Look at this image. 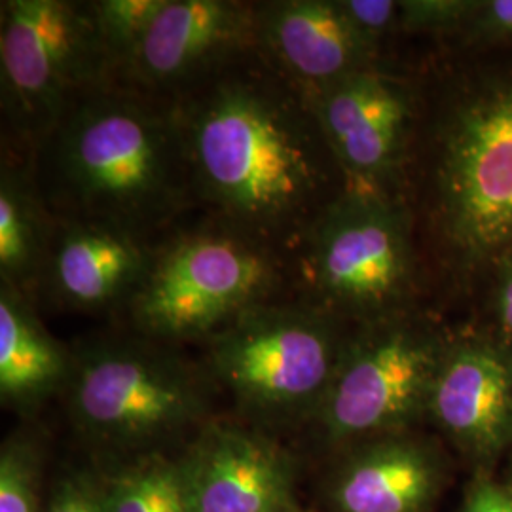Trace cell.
Here are the masks:
<instances>
[{"label":"cell","mask_w":512,"mask_h":512,"mask_svg":"<svg viewBox=\"0 0 512 512\" xmlns=\"http://www.w3.org/2000/svg\"><path fill=\"white\" fill-rule=\"evenodd\" d=\"M169 103L207 219L289 256L348 190L310 97L256 48Z\"/></svg>","instance_id":"cell-1"},{"label":"cell","mask_w":512,"mask_h":512,"mask_svg":"<svg viewBox=\"0 0 512 512\" xmlns=\"http://www.w3.org/2000/svg\"><path fill=\"white\" fill-rule=\"evenodd\" d=\"M421 95V213L442 272L467 289L512 251V48H461Z\"/></svg>","instance_id":"cell-2"},{"label":"cell","mask_w":512,"mask_h":512,"mask_svg":"<svg viewBox=\"0 0 512 512\" xmlns=\"http://www.w3.org/2000/svg\"><path fill=\"white\" fill-rule=\"evenodd\" d=\"M35 171L55 217L152 241L196 205L171 103L116 80L63 116L35 152Z\"/></svg>","instance_id":"cell-3"},{"label":"cell","mask_w":512,"mask_h":512,"mask_svg":"<svg viewBox=\"0 0 512 512\" xmlns=\"http://www.w3.org/2000/svg\"><path fill=\"white\" fill-rule=\"evenodd\" d=\"M215 391L202 363L129 330L73 349L63 397L78 439L112 469L184 450L213 420Z\"/></svg>","instance_id":"cell-4"},{"label":"cell","mask_w":512,"mask_h":512,"mask_svg":"<svg viewBox=\"0 0 512 512\" xmlns=\"http://www.w3.org/2000/svg\"><path fill=\"white\" fill-rule=\"evenodd\" d=\"M416 236L406 196L346 190L289 255L291 298L351 327L420 310Z\"/></svg>","instance_id":"cell-5"},{"label":"cell","mask_w":512,"mask_h":512,"mask_svg":"<svg viewBox=\"0 0 512 512\" xmlns=\"http://www.w3.org/2000/svg\"><path fill=\"white\" fill-rule=\"evenodd\" d=\"M351 325L283 298L256 306L203 342L202 365L245 423L266 433L311 427Z\"/></svg>","instance_id":"cell-6"},{"label":"cell","mask_w":512,"mask_h":512,"mask_svg":"<svg viewBox=\"0 0 512 512\" xmlns=\"http://www.w3.org/2000/svg\"><path fill=\"white\" fill-rule=\"evenodd\" d=\"M291 298L289 256L207 219L158 241L124 315L129 330L164 344L205 342L245 311Z\"/></svg>","instance_id":"cell-7"},{"label":"cell","mask_w":512,"mask_h":512,"mask_svg":"<svg viewBox=\"0 0 512 512\" xmlns=\"http://www.w3.org/2000/svg\"><path fill=\"white\" fill-rule=\"evenodd\" d=\"M110 80L90 2H0L2 147L35 158L63 116Z\"/></svg>","instance_id":"cell-8"},{"label":"cell","mask_w":512,"mask_h":512,"mask_svg":"<svg viewBox=\"0 0 512 512\" xmlns=\"http://www.w3.org/2000/svg\"><path fill=\"white\" fill-rule=\"evenodd\" d=\"M452 334L425 311L349 330L313 429L334 454L361 440L418 429Z\"/></svg>","instance_id":"cell-9"},{"label":"cell","mask_w":512,"mask_h":512,"mask_svg":"<svg viewBox=\"0 0 512 512\" xmlns=\"http://www.w3.org/2000/svg\"><path fill=\"white\" fill-rule=\"evenodd\" d=\"M311 105L348 190L408 198L421 112L416 84L380 63L349 74Z\"/></svg>","instance_id":"cell-10"},{"label":"cell","mask_w":512,"mask_h":512,"mask_svg":"<svg viewBox=\"0 0 512 512\" xmlns=\"http://www.w3.org/2000/svg\"><path fill=\"white\" fill-rule=\"evenodd\" d=\"M255 48V2L165 0L147 37L114 80L173 101Z\"/></svg>","instance_id":"cell-11"},{"label":"cell","mask_w":512,"mask_h":512,"mask_svg":"<svg viewBox=\"0 0 512 512\" xmlns=\"http://www.w3.org/2000/svg\"><path fill=\"white\" fill-rule=\"evenodd\" d=\"M427 420L473 471L512 452V348L494 334H452Z\"/></svg>","instance_id":"cell-12"},{"label":"cell","mask_w":512,"mask_h":512,"mask_svg":"<svg viewBox=\"0 0 512 512\" xmlns=\"http://www.w3.org/2000/svg\"><path fill=\"white\" fill-rule=\"evenodd\" d=\"M188 512H274L296 505V461L256 427L209 421L179 452Z\"/></svg>","instance_id":"cell-13"},{"label":"cell","mask_w":512,"mask_h":512,"mask_svg":"<svg viewBox=\"0 0 512 512\" xmlns=\"http://www.w3.org/2000/svg\"><path fill=\"white\" fill-rule=\"evenodd\" d=\"M156 245L105 222L57 217L37 306L46 300L80 313H124L147 277Z\"/></svg>","instance_id":"cell-14"},{"label":"cell","mask_w":512,"mask_h":512,"mask_svg":"<svg viewBox=\"0 0 512 512\" xmlns=\"http://www.w3.org/2000/svg\"><path fill=\"white\" fill-rule=\"evenodd\" d=\"M323 480L329 512H433L448 484L439 442L414 431L338 450Z\"/></svg>","instance_id":"cell-15"},{"label":"cell","mask_w":512,"mask_h":512,"mask_svg":"<svg viewBox=\"0 0 512 512\" xmlns=\"http://www.w3.org/2000/svg\"><path fill=\"white\" fill-rule=\"evenodd\" d=\"M255 48L310 101L349 74L382 63L351 29L338 0L255 2Z\"/></svg>","instance_id":"cell-16"},{"label":"cell","mask_w":512,"mask_h":512,"mask_svg":"<svg viewBox=\"0 0 512 512\" xmlns=\"http://www.w3.org/2000/svg\"><path fill=\"white\" fill-rule=\"evenodd\" d=\"M73 370V351L40 321L38 308L0 281V401L21 416L63 395Z\"/></svg>","instance_id":"cell-17"},{"label":"cell","mask_w":512,"mask_h":512,"mask_svg":"<svg viewBox=\"0 0 512 512\" xmlns=\"http://www.w3.org/2000/svg\"><path fill=\"white\" fill-rule=\"evenodd\" d=\"M55 224L57 217L38 184L35 158L2 147L0 281L27 296L35 306L54 241Z\"/></svg>","instance_id":"cell-18"},{"label":"cell","mask_w":512,"mask_h":512,"mask_svg":"<svg viewBox=\"0 0 512 512\" xmlns=\"http://www.w3.org/2000/svg\"><path fill=\"white\" fill-rule=\"evenodd\" d=\"M101 475L105 512H188L179 452L128 461Z\"/></svg>","instance_id":"cell-19"},{"label":"cell","mask_w":512,"mask_h":512,"mask_svg":"<svg viewBox=\"0 0 512 512\" xmlns=\"http://www.w3.org/2000/svg\"><path fill=\"white\" fill-rule=\"evenodd\" d=\"M90 4L97 35L116 78L143 44L165 0H92Z\"/></svg>","instance_id":"cell-20"},{"label":"cell","mask_w":512,"mask_h":512,"mask_svg":"<svg viewBox=\"0 0 512 512\" xmlns=\"http://www.w3.org/2000/svg\"><path fill=\"white\" fill-rule=\"evenodd\" d=\"M42 458L37 440L19 431L0 448V512H46L42 507Z\"/></svg>","instance_id":"cell-21"},{"label":"cell","mask_w":512,"mask_h":512,"mask_svg":"<svg viewBox=\"0 0 512 512\" xmlns=\"http://www.w3.org/2000/svg\"><path fill=\"white\" fill-rule=\"evenodd\" d=\"M480 0H399V33L459 37Z\"/></svg>","instance_id":"cell-22"},{"label":"cell","mask_w":512,"mask_h":512,"mask_svg":"<svg viewBox=\"0 0 512 512\" xmlns=\"http://www.w3.org/2000/svg\"><path fill=\"white\" fill-rule=\"evenodd\" d=\"M351 29L382 55L387 38L399 33V0H338Z\"/></svg>","instance_id":"cell-23"},{"label":"cell","mask_w":512,"mask_h":512,"mask_svg":"<svg viewBox=\"0 0 512 512\" xmlns=\"http://www.w3.org/2000/svg\"><path fill=\"white\" fill-rule=\"evenodd\" d=\"M458 38L461 48H512V0H480Z\"/></svg>","instance_id":"cell-24"},{"label":"cell","mask_w":512,"mask_h":512,"mask_svg":"<svg viewBox=\"0 0 512 512\" xmlns=\"http://www.w3.org/2000/svg\"><path fill=\"white\" fill-rule=\"evenodd\" d=\"M46 512H105L103 475L71 471L55 484Z\"/></svg>","instance_id":"cell-25"},{"label":"cell","mask_w":512,"mask_h":512,"mask_svg":"<svg viewBox=\"0 0 512 512\" xmlns=\"http://www.w3.org/2000/svg\"><path fill=\"white\" fill-rule=\"evenodd\" d=\"M459 512H512V488L490 471L473 473Z\"/></svg>","instance_id":"cell-26"},{"label":"cell","mask_w":512,"mask_h":512,"mask_svg":"<svg viewBox=\"0 0 512 512\" xmlns=\"http://www.w3.org/2000/svg\"><path fill=\"white\" fill-rule=\"evenodd\" d=\"M492 279L497 338L512 348V251L499 260Z\"/></svg>","instance_id":"cell-27"},{"label":"cell","mask_w":512,"mask_h":512,"mask_svg":"<svg viewBox=\"0 0 512 512\" xmlns=\"http://www.w3.org/2000/svg\"><path fill=\"white\" fill-rule=\"evenodd\" d=\"M503 480H505V482H507V484L512 488V452L507 456V469H505Z\"/></svg>","instance_id":"cell-28"},{"label":"cell","mask_w":512,"mask_h":512,"mask_svg":"<svg viewBox=\"0 0 512 512\" xmlns=\"http://www.w3.org/2000/svg\"><path fill=\"white\" fill-rule=\"evenodd\" d=\"M274 512H306L302 509V505L300 503H296V505H291V507H285V509H279V511Z\"/></svg>","instance_id":"cell-29"}]
</instances>
